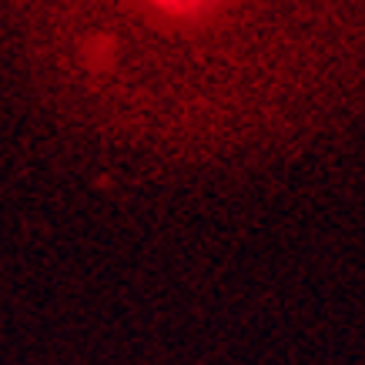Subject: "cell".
<instances>
[{
	"label": "cell",
	"instance_id": "6da1fadb",
	"mask_svg": "<svg viewBox=\"0 0 365 365\" xmlns=\"http://www.w3.org/2000/svg\"><path fill=\"white\" fill-rule=\"evenodd\" d=\"M151 21L155 24H161V27H195V24H208L215 14H208V11H215V7H201V4H158V7H151Z\"/></svg>",
	"mask_w": 365,
	"mask_h": 365
}]
</instances>
